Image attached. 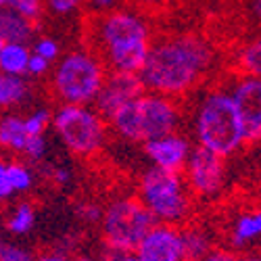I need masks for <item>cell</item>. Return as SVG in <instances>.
<instances>
[{
	"instance_id": "obj_25",
	"label": "cell",
	"mask_w": 261,
	"mask_h": 261,
	"mask_svg": "<svg viewBox=\"0 0 261 261\" xmlns=\"http://www.w3.org/2000/svg\"><path fill=\"white\" fill-rule=\"evenodd\" d=\"M84 3L86 0H42L44 13L48 11L50 15H57V17H69V15L82 11Z\"/></svg>"
},
{
	"instance_id": "obj_6",
	"label": "cell",
	"mask_w": 261,
	"mask_h": 261,
	"mask_svg": "<svg viewBox=\"0 0 261 261\" xmlns=\"http://www.w3.org/2000/svg\"><path fill=\"white\" fill-rule=\"evenodd\" d=\"M105 63L88 46L59 57L50 71V90L59 105H94L107 77Z\"/></svg>"
},
{
	"instance_id": "obj_8",
	"label": "cell",
	"mask_w": 261,
	"mask_h": 261,
	"mask_svg": "<svg viewBox=\"0 0 261 261\" xmlns=\"http://www.w3.org/2000/svg\"><path fill=\"white\" fill-rule=\"evenodd\" d=\"M155 226L153 215L146 211L136 194H123L109 201L102 209L100 232L109 251L134 253L142 236Z\"/></svg>"
},
{
	"instance_id": "obj_2",
	"label": "cell",
	"mask_w": 261,
	"mask_h": 261,
	"mask_svg": "<svg viewBox=\"0 0 261 261\" xmlns=\"http://www.w3.org/2000/svg\"><path fill=\"white\" fill-rule=\"evenodd\" d=\"M153 23L144 11L125 5L119 11L90 17L86 44L105 63L107 71L138 73L153 42Z\"/></svg>"
},
{
	"instance_id": "obj_35",
	"label": "cell",
	"mask_w": 261,
	"mask_h": 261,
	"mask_svg": "<svg viewBox=\"0 0 261 261\" xmlns=\"http://www.w3.org/2000/svg\"><path fill=\"white\" fill-rule=\"evenodd\" d=\"M134 7H138L140 11H150V9H161L163 5H167L169 0H132Z\"/></svg>"
},
{
	"instance_id": "obj_38",
	"label": "cell",
	"mask_w": 261,
	"mask_h": 261,
	"mask_svg": "<svg viewBox=\"0 0 261 261\" xmlns=\"http://www.w3.org/2000/svg\"><path fill=\"white\" fill-rule=\"evenodd\" d=\"M3 230H5V226H3V222H0V247L5 245V241H3Z\"/></svg>"
},
{
	"instance_id": "obj_9",
	"label": "cell",
	"mask_w": 261,
	"mask_h": 261,
	"mask_svg": "<svg viewBox=\"0 0 261 261\" xmlns=\"http://www.w3.org/2000/svg\"><path fill=\"white\" fill-rule=\"evenodd\" d=\"M188 192L199 203H215L228 188L226 159L217 157L201 146H192L190 157L182 169Z\"/></svg>"
},
{
	"instance_id": "obj_18",
	"label": "cell",
	"mask_w": 261,
	"mask_h": 261,
	"mask_svg": "<svg viewBox=\"0 0 261 261\" xmlns=\"http://www.w3.org/2000/svg\"><path fill=\"white\" fill-rule=\"evenodd\" d=\"M180 232H182L184 261H201L215 247L213 234L201 224H186L184 228H180Z\"/></svg>"
},
{
	"instance_id": "obj_23",
	"label": "cell",
	"mask_w": 261,
	"mask_h": 261,
	"mask_svg": "<svg viewBox=\"0 0 261 261\" xmlns=\"http://www.w3.org/2000/svg\"><path fill=\"white\" fill-rule=\"evenodd\" d=\"M50 121H53V109H48L44 105L32 109L28 115H23L28 136H44L46 129L50 127Z\"/></svg>"
},
{
	"instance_id": "obj_21",
	"label": "cell",
	"mask_w": 261,
	"mask_h": 261,
	"mask_svg": "<svg viewBox=\"0 0 261 261\" xmlns=\"http://www.w3.org/2000/svg\"><path fill=\"white\" fill-rule=\"evenodd\" d=\"M236 65L238 71L245 75H261V42L259 38H253L236 50Z\"/></svg>"
},
{
	"instance_id": "obj_1",
	"label": "cell",
	"mask_w": 261,
	"mask_h": 261,
	"mask_svg": "<svg viewBox=\"0 0 261 261\" xmlns=\"http://www.w3.org/2000/svg\"><path fill=\"white\" fill-rule=\"evenodd\" d=\"M217 50L197 32H173L150 42L138 77L146 92L182 100L205 86L215 71Z\"/></svg>"
},
{
	"instance_id": "obj_4",
	"label": "cell",
	"mask_w": 261,
	"mask_h": 261,
	"mask_svg": "<svg viewBox=\"0 0 261 261\" xmlns=\"http://www.w3.org/2000/svg\"><path fill=\"white\" fill-rule=\"evenodd\" d=\"M184 117L186 113L180 100L144 90L107 121L117 138L132 144H144L169 132H178Z\"/></svg>"
},
{
	"instance_id": "obj_7",
	"label": "cell",
	"mask_w": 261,
	"mask_h": 261,
	"mask_svg": "<svg viewBox=\"0 0 261 261\" xmlns=\"http://www.w3.org/2000/svg\"><path fill=\"white\" fill-rule=\"evenodd\" d=\"M61 144L75 157H94L109 142V121L92 105H59L50 121Z\"/></svg>"
},
{
	"instance_id": "obj_37",
	"label": "cell",
	"mask_w": 261,
	"mask_h": 261,
	"mask_svg": "<svg viewBox=\"0 0 261 261\" xmlns=\"http://www.w3.org/2000/svg\"><path fill=\"white\" fill-rule=\"evenodd\" d=\"M105 261H136L134 253H117V251H109Z\"/></svg>"
},
{
	"instance_id": "obj_34",
	"label": "cell",
	"mask_w": 261,
	"mask_h": 261,
	"mask_svg": "<svg viewBox=\"0 0 261 261\" xmlns=\"http://www.w3.org/2000/svg\"><path fill=\"white\" fill-rule=\"evenodd\" d=\"M234 257H236V253L228 251L226 247H213L201 261H234Z\"/></svg>"
},
{
	"instance_id": "obj_27",
	"label": "cell",
	"mask_w": 261,
	"mask_h": 261,
	"mask_svg": "<svg viewBox=\"0 0 261 261\" xmlns=\"http://www.w3.org/2000/svg\"><path fill=\"white\" fill-rule=\"evenodd\" d=\"M125 5H127V0H86L84 3V7L90 13V17H100V15H107V13L119 11Z\"/></svg>"
},
{
	"instance_id": "obj_26",
	"label": "cell",
	"mask_w": 261,
	"mask_h": 261,
	"mask_svg": "<svg viewBox=\"0 0 261 261\" xmlns=\"http://www.w3.org/2000/svg\"><path fill=\"white\" fill-rule=\"evenodd\" d=\"M11 9L21 13L25 19H30L32 23L40 21V17L44 15V5H42V0H11Z\"/></svg>"
},
{
	"instance_id": "obj_40",
	"label": "cell",
	"mask_w": 261,
	"mask_h": 261,
	"mask_svg": "<svg viewBox=\"0 0 261 261\" xmlns=\"http://www.w3.org/2000/svg\"><path fill=\"white\" fill-rule=\"evenodd\" d=\"M249 3H251V0H249ZM259 5H261V0H253V7H255L257 13H259Z\"/></svg>"
},
{
	"instance_id": "obj_12",
	"label": "cell",
	"mask_w": 261,
	"mask_h": 261,
	"mask_svg": "<svg viewBox=\"0 0 261 261\" xmlns=\"http://www.w3.org/2000/svg\"><path fill=\"white\" fill-rule=\"evenodd\" d=\"M192 146H194L192 138L178 129V132H169L165 136L144 142L142 150H144V157L148 159L150 167L182 173V169L190 157Z\"/></svg>"
},
{
	"instance_id": "obj_11",
	"label": "cell",
	"mask_w": 261,
	"mask_h": 261,
	"mask_svg": "<svg viewBox=\"0 0 261 261\" xmlns=\"http://www.w3.org/2000/svg\"><path fill=\"white\" fill-rule=\"evenodd\" d=\"M142 92H144V86H142L138 73L109 71L92 107L105 119H109V117H113L121 107H125L127 102H132Z\"/></svg>"
},
{
	"instance_id": "obj_41",
	"label": "cell",
	"mask_w": 261,
	"mask_h": 261,
	"mask_svg": "<svg viewBox=\"0 0 261 261\" xmlns=\"http://www.w3.org/2000/svg\"><path fill=\"white\" fill-rule=\"evenodd\" d=\"M71 261H92L90 257H75V259H71Z\"/></svg>"
},
{
	"instance_id": "obj_42",
	"label": "cell",
	"mask_w": 261,
	"mask_h": 261,
	"mask_svg": "<svg viewBox=\"0 0 261 261\" xmlns=\"http://www.w3.org/2000/svg\"><path fill=\"white\" fill-rule=\"evenodd\" d=\"M3 46H5V42H3V38H0V50H3Z\"/></svg>"
},
{
	"instance_id": "obj_30",
	"label": "cell",
	"mask_w": 261,
	"mask_h": 261,
	"mask_svg": "<svg viewBox=\"0 0 261 261\" xmlns=\"http://www.w3.org/2000/svg\"><path fill=\"white\" fill-rule=\"evenodd\" d=\"M53 65L48 61H44L42 57H36V55H30V61H28V71H25V77H32V80H40L48 75Z\"/></svg>"
},
{
	"instance_id": "obj_39",
	"label": "cell",
	"mask_w": 261,
	"mask_h": 261,
	"mask_svg": "<svg viewBox=\"0 0 261 261\" xmlns=\"http://www.w3.org/2000/svg\"><path fill=\"white\" fill-rule=\"evenodd\" d=\"M5 7H11V0H0V9H5Z\"/></svg>"
},
{
	"instance_id": "obj_20",
	"label": "cell",
	"mask_w": 261,
	"mask_h": 261,
	"mask_svg": "<svg viewBox=\"0 0 261 261\" xmlns=\"http://www.w3.org/2000/svg\"><path fill=\"white\" fill-rule=\"evenodd\" d=\"M30 55H32L30 44H13V42H5L3 50H0V73L25 75Z\"/></svg>"
},
{
	"instance_id": "obj_14",
	"label": "cell",
	"mask_w": 261,
	"mask_h": 261,
	"mask_svg": "<svg viewBox=\"0 0 261 261\" xmlns=\"http://www.w3.org/2000/svg\"><path fill=\"white\" fill-rule=\"evenodd\" d=\"M261 238V211L259 207L251 205L245 209H238L236 213L230 215L226 222V249L245 255V253H255L259 247Z\"/></svg>"
},
{
	"instance_id": "obj_28",
	"label": "cell",
	"mask_w": 261,
	"mask_h": 261,
	"mask_svg": "<svg viewBox=\"0 0 261 261\" xmlns=\"http://www.w3.org/2000/svg\"><path fill=\"white\" fill-rule=\"evenodd\" d=\"M48 153V142H46V136H30L28 142H25V148L21 155H25L30 161H42Z\"/></svg>"
},
{
	"instance_id": "obj_22",
	"label": "cell",
	"mask_w": 261,
	"mask_h": 261,
	"mask_svg": "<svg viewBox=\"0 0 261 261\" xmlns=\"http://www.w3.org/2000/svg\"><path fill=\"white\" fill-rule=\"evenodd\" d=\"M7 178H9V186H11L13 194H25L36 184L34 169L28 163L17 161V159L7 161Z\"/></svg>"
},
{
	"instance_id": "obj_33",
	"label": "cell",
	"mask_w": 261,
	"mask_h": 261,
	"mask_svg": "<svg viewBox=\"0 0 261 261\" xmlns=\"http://www.w3.org/2000/svg\"><path fill=\"white\" fill-rule=\"evenodd\" d=\"M15 197L11 186H9V178H7V161L0 159V205L11 201Z\"/></svg>"
},
{
	"instance_id": "obj_10",
	"label": "cell",
	"mask_w": 261,
	"mask_h": 261,
	"mask_svg": "<svg viewBox=\"0 0 261 261\" xmlns=\"http://www.w3.org/2000/svg\"><path fill=\"white\" fill-rule=\"evenodd\" d=\"M228 92L243 117L247 146L261 140V80L255 75L236 73L226 82Z\"/></svg>"
},
{
	"instance_id": "obj_17",
	"label": "cell",
	"mask_w": 261,
	"mask_h": 261,
	"mask_svg": "<svg viewBox=\"0 0 261 261\" xmlns=\"http://www.w3.org/2000/svg\"><path fill=\"white\" fill-rule=\"evenodd\" d=\"M32 96V84L25 75H9L0 73V109L11 111L25 105Z\"/></svg>"
},
{
	"instance_id": "obj_36",
	"label": "cell",
	"mask_w": 261,
	"mask_h": 261,
	"mask_svg": "<svg viewBox=\"0 0 261 261\" xmlns=\"http://www.w3.org/2000/svg\"><path fill=\"white\" fill-rule=\"evenodd\" d=\"M34 261H69V259L63 251H44L38 257H34Z\"/></svg>"
},
{
	"instance_id": "obj_24",
	"label": "cell",
	"mask_w": 261,
	"mask_h": 261,
	"mask_svg": "<svg viewBox=\"0 0 261 261\" xmlns=\"http://www.w3.org/2000/svg\"><path fill=\"white\" fill-rule=\"evenodd\" d=\"M30 50H32V55L42 57L44 61H48L50 65L57 63L59 57H61V46H59L57 38H53V36H38V38H34V44L30 46Z\"/></svg>"
},
{
	"instance_id": "obj_31",
	"label": "cell",
	"mask_w": 261,
	"mask_h": 261,
	"mask_svg": "<svg viewBox=\"0 0 261 261\" xmlns=\"http://www.w3.org/2000/svg\"><path fill=\"white\" fill-rule=\"evenodd\" d=\"M50 178H53V182H55L57 186L65 188V186L71 184L73 171H71V167H67V165H57V167L50 169Z\"/></svg>"
},
{
	"instance_id": "obj_15",
	"label": "cell",
	"mask_w": 261,
	"mask_h": 261,
	"mask_svg": "<svg viewBox=\"0 0 261 261\" xmlns=\"http://www.w3.org/2000/svg\"><path fill=\"white\" fill-rule=\"evenodd\" d=\"M36 23L25 19L11 7L0 9V38L3 42H13V44H30L34 40Z\"/></svg>"
},
{
	"instance_id": "obj_5",
	"label": "cell",
	"mask_w": 261,
	"mask_h": 261,
	"mask_svg": "<svg viewBox=\"0 0 261 261\" xmlns=\"http://www.w3.org/2000/svg\"><path fill=\"white\" fill-rule=\"evenodd\" d=\"M136 197L153 215L155 224L182 228L190 224L194 211H197V201L188 192L182 173L176 171H165L157 167L144 169L138 180Z\"/></svg>"
},
{
	"instance_id": "obj_32",
	"label": "cell",
	"mask_w": 261,
	"mask_h": 261,
	"mask_svg": "<svg viewBox=\"0 0 261 261\" xmlns=\"http://www.w3.org/2000/svg\"><path fill=\"white\" fill-rule=\"evenodd\" d=\"M80 215L86 224H100L102 217V207H98L96 203H84L80 207Z\"/></svg>"
},
{
	"instance_id": "obj_13",
	"label": "cell",
	"mask_w": 261,
	"mask_h": 261,
	"mask_svg": "<svg viewBox=\"0 0 261 261\" xmlns=\"http://www.w3.org/2000/svg\"><path fill=\"white\" fill-rule=\"evenodd\" d=\"M134 259L136 261H184L180 228L155 224L142 236V241L134 249Z\"/></svg>"
},
{
	"instance_id": "obj_16",
	"label": "cell",
	"mask_w": 261,
	"mask_h": 261,
	"mask_svg": "<svg viewBox=\"0 0 261 261\" xmlns=\"http://www.w3.org/2000/svg\"><path fill=\"white\" fill-rule=\"evenodd\" d=\"M28 132L23 115L19 113H7L0 117V150L9 155H21L28 142Z\"/></svg>"
},
{
	"instance_id": "obj_19",
	"label": "cell",
	"mask_w": 261,
	"mask_h": 261,
	"mask_svg": "<svg viewBox=\"0 0 261 261\" xmlns=\"http://www.w3.org/2000/svg\"><path fill=\"white\" fill-rule=\"evenodd\" d=\"M36 217H38V213H36L34 203H30V201H17V203L9 209L7 220H5L3 226H5L13 236H23V234H28V232L34 230Z\"/></svg>"
},
{
	"instance_id": "obj_29",
	"label": "cell",
	"mask_w": 261,
	"mask_h": 261,
	"mask_svg": "<svg viewBox=\"0 0 261 261\" xmlns=\"http://www.w3.org/2000/svg\"><path fill=\"white\" fill-rule=\"evenodd\" d=\"M0 261H34V253L19 245H3L0 247Z\"/></svg>"
},
{
	"instance_id": "obj_3",
	"label": "cell",
	"mask_w": 261,
	"mask_h": 261,
	"mask_svg": "<svg viewBox=\"0 0 261 261\" xmlns=\"http://www.w3.org/2000/svg\"><path fill=\"white\" fill-rule=\"evenodd\" d=\"M190 129L194 146H201L226 161L247 148L243 117L226 84L201 86L194 92Z\"/></svg>"
}]
</instances>
